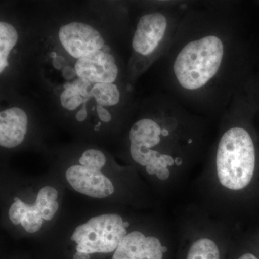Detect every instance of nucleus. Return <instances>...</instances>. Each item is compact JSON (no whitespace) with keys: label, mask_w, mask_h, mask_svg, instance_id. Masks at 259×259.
Returning <instances> with one entry per match:
<instances>
[{"label":"nucleus","mask_w":259,"mask_h":259,"mask_svg":"<svg viewBox=\"0 0 259 259\" xmlns=\"http://www.w3.org/2000/svg\"><path fill=\"white\" fill-rule=\"evenodd\" d=\"M161 59L168 95L206 118H222L247 83L244 42L229 3L190 4Z\"/></svg>","instance_id":"1"},{"label":"nucleus","mask_w":259,"mask_h":259,"mask_svg":"<svg viewBox=\"0 0 259 259\" xmlns=\"http://www.w3.org/2000/svg\"><path fill=\"white\" fill-rule=\"evenodd\" d=\"M242 93L235 97L221 118L225 129L215 153L218 180L223 187L236 191L249 185L256 160L253 139L243 125L248 106Z\"/></svg>","instance_id":"2"},{"label":"nucleus","mask_w":259,"mask_h":259,"mask_svg":"<svg viewBox=\"0 0 259 259\" xmlns=\"http://www.w3.org/2000/svg\"><path fill=\"white\" fill-rule=\"evenodd\" d=\"M187 2H167L157 10L141 15L133 35L130 61L132 79L161 59L173 41L182 17L190 7Z\"/></svg>","instance_id":"3"},{"label":"nucleus","mask_w":259,"mask_h":259,"mask_svg":"<svg viewBox=\"0 0 259 259\" xmlns=\"http://www.w3.org/2000/svg\"><path fill=\"white\" fill-rule=\"evenodd\" d=\"M117 214H105L92 218L75 229L71 240L80 253H108L115 251L127 236V228Z\"/></svg>","instance_id":"4"},{"label":"nucleus","mask_w":259,"mask_h":259,"mask_svg":"<svg viewBox=\"0 0 259 259\" xmlns=\"http://www.w3.org/2000/svg\"><path fill=\"white\" fill-rule=\"evenodd\" d=\"M105 153L100 150H86L79 158L80 165L70 166L66 178L74 190L93 198H105L115 192L111 181L101 172L106 164Z\"/></svg>","instance_id":"5"},{"label":"nucleus","mask_w":259,"mask_h":259,"mask_svg":"<svg viewBox=\"0 0 259 259\" xmlns=\"http://www.w3.org/2000/svg\"><path fill=\"white\" fill-rule=\"evenodd\" d=\"M58 195L55 188L47 186L39 191L36 201L32 205L24 203L18 197H15V202L9 209L10 221L14 225L21 224L29 233H36L41 228L44 220L51 221L57 212Z\"/></svg>","instance_id":"6"},{"label":"nucleus","mask_w":259,"mask_h":259,"mask_svg":"<svg viewBox=\"0 0 259 259\" xmlns=\"http://www.w3.org/2000/svg\"><path fill=\"white\" fill-rule=\"evenodd\" d=\"M59 40L68 55L79 59L105 47V40L100 32L88 24L71 22L61 26Z\"/></svg>","instance_id":"7"},{"label":"nucleus","mask_w":259,"mask_h":259,"mask_svg":"<svg viewBox=\"0 0 259 259\" xmlns=\"http://www.w3.org/2000/svg\"><path fill=\"white\" fill-rule=\"evenodd\" d=\"M108 46L83 56L74 63L77 77L93 83H113L119 74L118 66Z\"/></svg>","instance_id":"8"},{"label":"nucleus","mask_w":259,"mask_h":259,"mask_svg":"<svg viewBox=\"0 0 259 259\" xmlns=\"http://www.w3.org/2000/svg\"><path fill=\"white\" fill-rule=\"evenodd\" d=\"M168 250L156 237H146L141 232L134 231L122 240L112 259H165Z\"/></svg>","instance_id":"9"},{"label":"nucleus","mask_w":259,"mask_h":259,"mask_svg":"<svg viewBox=\"0 0 259 259\" xmlns=\"http://www.w3.org/2000/svg\"><path fill=\"white\" fill-rule=\"evenodd\" d=\"M28 116L23 109L13 107L0 113V145L11 148L25 139L28 129Z\"/></svg>","instance_id":"10"},{"label":"nucleus","mask_w":259,"mask_h":259,"mask_svg":"<svg viewBox=\"0 0 259 259\" xmlns=\"http://www.w3.org/2000/svg\"><path fill=\"white\" fill-rule=\"evenodd\" d=\"M183 259H223V255L218 243L209 238H202L190 245Z\"/></svg>","instance_id":"11"},{"label":"nucleus","mask_w":259,"mask_h":259,"mask_svg":"<svg viewBox=\"0 0 259 259\" xmlns=\"http://www.w3.org/2000/svg\"><path fill=\"white\" fill-rule=\"evenodd\" d=\"M18 40V33L11 24L0 23V72L9 66L8 58Z\"/></svg>","instance_id":"12"},{"label":"nucleus","mask_w":259,"mask_h":259,"mask_svg":"<svg viewBox=\"0 0 259 259\" xmlns=\"http://www.w3.org/2000/svg\"><path fill=\"white\" fill-rule=\"evenodd\" d=\"M93 97L96 105L102 107L115 106L120 102L121 93L115 83H94Z\"/></svg>","instance_id":"13"},{"label":"nucleus","mask_w":259,"mask_h":259,"mask_svg":"<svg viewBox=\"0 0 259 259\" xmlns=\"http://www.w3.org/2000/svg\"><path fill=\"white\" fill-rule=\"evenodd\" d=\"M60 100L61 106L64 109L68 111H74L88 99L83 98L80 95L74 83H68L64 85V90L60 93Z\"/></svg>","instance_id":"14"},{"label":"nucleus","mask_w":259,"mask_h":259,"mask_svg":"<svg viewBox=\"0 0 259 259\" xmlns=\"http://www.w3.org/2000/svg\"><path fill=\"white\" fill-rule=\"evenodd\" d=\"M61 76L64 78L65 80L68 81V83L70 82V81H74L76 79V76H77L76 74V70H75L74 65L72 66V65L67 64L66 66H64L62 69L61 70ZM78 78V77H77Z\"/></svg>","instance_id":"15"},{"label":"nucleus","mask_w":259,"mask_h":259,"mask_svg":"<svg viewBox=\"0 0 259 259\" xmlns=\"http://www.w3.org/2000/svg\"><path fill=\"white\" fill-rule=\"evenodd\" d=\"M97 115L103 122H109L112 120V116L105 107L96 105Z\"/></svg>","instance_id":"16"},{"label":"nucleus","mask_w":259,"mask_h":259,"mask_svg":"<svg viewBox=\"0 0 259 259\" xmlns=\"http://www.w3.org/2000/svg\"><path fill=\"white\" fill-rule=\"evenodd\" d=\"M88 117V110H87L86 104L83 105L82 107L76 114V119L78 122H83Z\"/></svg>","instance_id":"17"},{"label":"nucleus","mask_w":259,"mask_h":259,"mask_svg":"<svg viewBox=\"0 0 259 259\" xmlns=\"http://www.w3.org/2000/svg\"><path fill=\"white\" fill-rule=\"evenodd\" d=\"M235 259H259V256L252 252H244L238 255Z\"/></svg>","instance_id":"18"},{"label":"nucleus","mask_w":259,"mask_h":259,"mask_svg":"<svg viewBox=\"0 0 259 259\" xmlns=\"http://www.w3.org/2000/svg\"><path fill=\"white\" fill-rule=\"evenodd\" d=\"M73 259H90V255L88 253L76 252L73 256Z\"/></svg>","instance_id":"19"},{"label":"nucleus","mask_w":259,"mask_h":259,"mask_svg":"<svg viewBox=\"0 0 259 259\" xmlns=\"http://www.w3.org/2000/svg\"><path fill=\"white\" fill-rule=\"evenodd\" d=\"M124 225H125V227L126 228H128L130 226V223L128 222L124 223Z\"/></svg>","instance_id":"20"}]
</instances>
